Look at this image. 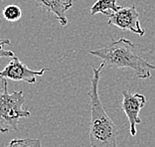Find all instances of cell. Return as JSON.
I'll use <instances>...</instances> for the list:
<instances>
[{"label":"cell","instance_id":"cell-9","mask_svg":"<svg viewBox=\"0 0 155 147\" xmlns=\"http://www.w3.org/2000/svg\"><path fill=\"white\" fill-rule=\"evenodd\" d=\"M3 16L9 22H16L22 16V10L15 4H10L3 9Z\"/></svg>","mask_w":155,"mask_h":147},{"label":"cell","instance_id":"cell-1","mask_svg":"<svg viewBox=\"0 0 155 147\" xmlns=\"http://www.w3.org/2000/svg\"><path fill=\"white\" fill-rule=\"evenodd\" d=\"M104 66V63H101L98 68H93L91 89L87 93L91 100V111L90 124L91 147H117V127L104 110L98 96L101 73Z\"/></svg>","mask_w":155,"mask_h":147},{"label":"cell","instance_id":"cell-6","mask_svg":"<svg viewBox=\"0 0 155 147\" xmlns=\"http://www.w3.org/2000/svg\"><path fill=\"white\" fill-rule=\"evenodd\" d=\"M48 68H43L38 71L31 70L25 64L19 60L18 57L14 56L11 62L0 71V79L14 80V82H25L28 83H35L38 76H43Z\"/></svg>","mask_w":155,"mask_h":147},{"label":"cell","instance_id":"cell-7","mask_svg":"<svg viewBox=\"0 0 155 147\" xmlns=\"http://www.w3.org/2000/svg\"><path fill=\"white\" fill-rule=\"evenodd\" d=\"M35 5L56 16L62 26L68 25L66 13L74 4L73 0H32Z\"/></svg>","mask_w":155,"mask_h":147},{"label":"cell","instance_id":"cell-3","mask_svg":"<svg viewBox=\"0 0 155 147\" xmlns=\"http://www.w3.org/2000/svg\"><path fill=\"white\" fill-rule=\"evenodd\" d=\"M25 96L23 90L8 93V82L3 79V87H0V133L18 131L21 118L29 117L31 113L23 109Z\"/></svg>","mask_w":155,"mask_h":147},{"label":"cell","instance_id":"cell-4","mask_svg":"<svg viewBox=\"0 0 155 147\" xmlns=\"http://www.w3.org/2000/svg\"><path fill=\"white\" fill-rule=\"evenodd\" d=\"M121 108L126 114L129 122V134L135 136L137 133L136 126L141 123V118L139 113L141 108L145 106L146 97L141 93H132L127 90H123Z\"/></svg>","mask_w":155,"mask_h":147},{"label":"cell","instance_id":"cell-5","mask_svg":"<svg viewBox=\"0 0 155 147\" xmlns=\"http://www.w3.org/2000/svg\"><path fill=\"white\" fill-rule=\"evenodd\" d=\"M107 25L115 26L121 30H128L139 36L145 34V31L140 25L139 14L134 4L129 7H122L120 10L110 14L108 16Z\"/></svg>","mask_w":155,"mask_h":147},{"label":"cell","instance_id":"cell-10","mask_svg":"<svg viewBox=\"0 0 155 147\" xmlns=\"http://www.w3.org/2000/svg\"><path fill=\"white\" fill-rule=\"evenodd\" d=\"M5 147H42L40 139L33 138H22V139H12L8 145Z\"/></svg>","mask_w":155,"mask_h":147},{"label":"cell","instance_id":"cell-2","mask_svg":"<svg viewBox=\"0 0 155 147\" xmlns=\"http://www.w3.org/2000/svg\"><path fill=\"white\" fill-rule=\"evenodd\" d=\"M90 54L103 60L105 66L112 69H131L136 78L149 79L150 71L155 70V65L151 64L136 52V46L124 38L118 40L110 39L104 48L91 50Z\"/></svg>","mask_w":155,"mask_h":147},{"label":"cell","instance_id":"cell-11","mask_svg":"<svg viewBox=\"0 0 155 147\" xmlns=\"http://www.w3.org/2000/svg\"><path fill=\"white\" fill-rule=\"evenodd\" d=\"M5 45H9V46L11 45V41H10V39H1V38H0V59L1 58H13L14 56H15L14 52L3 49V46H5Z\"/></svg>","mask_w":155,"mask_h":147},{"label":"cell","instance_id":"cell-8","mask_svg":"<svg viewBox=\"0 0 155 147\" xmlns=\"http://www.w3.org/2000/svg\"><path fill=\"white\" fill-rule=\"evenodd\" d=\"M117 0H97L94 4L91 7V15H96L97 13L104 14L105 16H110L122 8V6L117 5Z\"/></svg>","mask_w":155,"mask_h":147}]
</instances>
